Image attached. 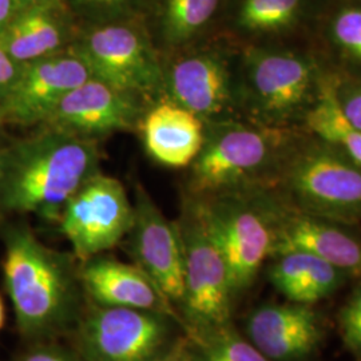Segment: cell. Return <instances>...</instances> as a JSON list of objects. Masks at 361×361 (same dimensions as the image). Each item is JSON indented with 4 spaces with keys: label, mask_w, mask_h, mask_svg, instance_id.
Instances as JSON below:
<instances>
[{
    "label": "cell",
    "mask_w": 361,
    "mask_h": 361,
    "mask_svg": "<svg viewBox=\"0 0 361 361\" xmlns=\"http://www.w3.org/2000/svg\"><path fill=\"white\" fill-rule=\"evenodd\" d=\"M99 141L40 125L0 150V205L58 222L66 202L101 173Z\"/></svg>",
    "instance_id": "6da1fadb"
},
{
    "label": "cell",
    "mask_w": 361,
    "mask_h": 361,
    "mask_svg": "<svg viewBox=\"0 0 361 361\" xmlns=\"http://www.w3.org/2000/svg\"><path fill=\"white\" fill-rule=\"evenodd\" d=\"M3 271L23 334L51 335L74 319L78 288L70 258L43 245L27 228L8 233Z\"/></svg>",
    "instance_id": "7a4b0ae2"
},
{
    "label": "cell",
    "mask_w": 361,
    "mask_h": 361,
    "mask_svg": "<svg viewBox=\"0 0 361 361\" xmlns=\"http://www.w3.org/2000/svg\"><path fill=\"white\" fill-rule=\"evenodd\" d=\"M193 198L225 259L235 297L250 288L273 253L274 204L255 188Z\"/></svg>",
    "instance_id": "3957f363"
},
{
    "label": "cell",
    "mask_w": 361,
    "mask_h": 361,
    "mask_svg": "<svg viewBox=\"0 0 361 361\" xmlns=\"http://www.w3.org/2000/svg\"><path fill=\"white\" fill-rule=\"evenodd\" d=\"M70 50L91 77L150 102L164 99V56L143 18L82 26Z\"/></svg>",
    "instance_id": "277c9868"
},
{
    "label": "cell",
    "mask_w": 361,
    "mask_h": 361,
    "mask_svg": "<svg viewBox=\"0 0 361 361\" xmlns=\"http://www.w3.org/2000/svg\"><path fill=\"white\" fill-rule=\"evenodd\" d=\"M279 143L277 129L256 122H207L204 145L189 166V195L255 188L276 159Z\"/></svg>",
    "instance_id": "5b68a950"
},
{
    "label": "cell",
    "mask_w": 361,
    "mask_h": 361,
    "mask_svg": "<svg viewBox=\"0 0 361 361\" xmlns=\"http://www.w3.org/2000/svg\"><path fill=\"white\" fill-rule=\"evenodd\" d=\"M240 74V104L249 109L253 122L273 129L305 116L322 83L314 61L297 52L250 49Z\"/></svg>",
    "instance_id": "8992f818"
},
{
    "label": "cell",
    "mask_w": 361,
    "mask_h": 361,
    "mask_svg": "<svg viewBox=\"0 0 361 361\" xmlns=\"http://www.w3.org/2000/svg\"><path fill=\"white\" fill-rule=\"evenodd\" d=\"M176 225L185 269V297L180 308L190 332L229 324L234 297L229 271L192 195L185 198Z\"/></svg>",
    "instance_id": "52a82bcc"
},
{
    "label": "cell",
    "mask_w": 361,
    "mask_h": 361,
    "mask_svg": "<svg viewBox=\"0 0 361 361\" xmlns=\"http://www.w3.org/2000/svg\"><path fill=\"white\" fill-rule=\"evenodd\" d=\"M284 182L300 212L335 222L361 221V168L332 146L300 150L288 162Z\"/></svg>",
    "instance_id": "ba28073f"
},
{
    "label": "cell",
    "mask_w": 361,
    "mask_h": 361,
    "mask_svg": "<svg viewBox=\"0 0 361 361\" xmlns=\"http://www.w3.org/2000/svg\"><path fill=\"white\" fill-rule=\"evenodd\" d=\"M133 221L134 207L125 186L101 171L66 202L58 224L75 256L85 262L128 237Z\"/></svg>",
    "instance_id": "9c48e42d"
},
{
    "label": "cell",
    "mask_w": 361,
    "mask_h": 361,
    "mask_svg": "<svg viewBox=\"0 0 361 361\" xmlns=\"http://www.w3.org/2000/svg\"><path fill=\"white\" fill-rule=\"evenodd\" d=\"M171 320L159 312L101 305L79 328L82 353L87 361H154L171 348Z\"/></svg>",
    "instance_id": "30bf717a"
},
{
    "label": "cell",
    "mask_w": 361,
    "mask_h": 361,
    "mask_svg": "<svg viewBox=\"0 0 361 361\" xmlns=\"http://www.w3.org/2000/svg\"><path fill=\"white\" fill-rule=\"evenodd\" d=\"M164 98L205 123L231 119L240 92L229 58L217 49L174 50L164 58Z\"/></svg>",
    "instance_id": "8fae6325"
},
{
    "label": "cell",
    "mask_w": 361,
    "mask_h": 361,
    "mask_svg": "<svg viewBox=\"0 0 361 361\" xmlns=\"http://www.w3.org/2000/svg\"><path fill=\"white\" fill-rule=\"evenodd\" d=\"M91 78L86 63L70 50L25 63L0 99V119L13 125H44L68 92Z\"/></svg>",
    "instance_id": "7c38bea8"
},
{
    "label": "cell",
    "mask_w": 361,
    "mask_h": 361,
    "mask_svg": "<svg viewBox=\"0 0 361 361\" xmlns=\"http://www.w3.org/2000/svg\"><path fill=\"white\" fill-rule=\"evenodd\" d=\"M154 102L91 77L68 92L44 125L99 141L121 131H138Z\"/></svg>",
    "instance_id": "4fadbf2b"
},
{
    "label": "cell",
    "mask_w": 361,
    "mask_h": 361,
    "mask_svg": "<svg viewBox=\"0 0 361 361\" xmlns=\"http://www.w3.org/2000/svg\"><path fill=\"white\" fill-rule=\"evenodd\" d=\"M130 252L138 265L161 289L171 305L182 307L185 269L176 221H169L142 185L135 188Z\"/></svg>",
    "instance_id": "5bb4252c"
},
{
    "label": "cell",
    "mask_w": 361,
    "mask_h": 361,
    "mask_svg": "<svg viewBox=\"0 0 361 361\" xmlns=\"http://www.w3.org/2000/svg\"><path fill=\"white\" fill-rule=\"evenodd\" d=\"M322 335L317 313L305 304H265L246 320L247 340L271 361L308 359Z\"/></svg>",
    "instance_id": "9a60e30c"
},
{
    "label": "cell",
    "mask_w": 361,
    "mask_h": 361,
    "mask_svg": "<svg viewBox=\"0 0 361 361\" xmlns=\"http://www.w3.org/2000/svg\"><path fill=\"white\" fill-rule=\"evenodd\" d=\"M304 252L331 264L347 276L361 277V241L337 222L302 212L284 214L274 205L271 256Z\"/></svg>",
    "instance_id": "2e32d148"
},
{
    "label": "cell",
    "mask_w": 361,
    "mask_h": 361,
    "mask_svg": "<svg viewBox=\"0 0 361 361\" xmlns=\"http://www.w3.org/2000/svg\"><path fill=\"white\" fill-rule=\"evenodd\" d=\"M80 281L99 305L152 310L177 319L171 302L138 265L99 255L83 262Z\"/></svg>",
    "instance_id": "e0dca14e"
},
{
    "label": "cell",
    "mask_w": 361,
    "mask_h": 361,
    "mask_svg": "<svg viewBox=\"0 0 361 361\" xmlns=\"http://www.w3.org/2000/svg\"><path fill=\"white\" fill-rule=\"evenodd\" d=\"M138 133L155 162L166 168H189L204 145L205 122L164 98L147 109Z\"/></svg>",
    "instance_id": "ac0fdd59"
},
{
    "label": "cell",
    "mask_w": 361,
    "mask_h": 361,
    "mask_svg": "<svg viewBox=\"0 0 361 361\" xmlns=\"http://www.w3.org/2000/svg\"><path fill=\"white\" fill-rule=\"evenodd\" d=\"M80 27L66 3L27 8L0 35V47L25 65L67 50Z\"/></svg>",
    "instance_id": "d6986e66"
},
{
    "label": "cell",
    "mask_w": 361,
    "mask_h": 361,
    "mask_svg": "<svg viewBox=\"0 0 361 361\" xmlns=\"http://www.w3.org/2000/svg\"><path fill=\"white\" fill-rule=\"evenodd\" d=\"M268 276L273 286L290 302L305 305L334 295L347 277L323 259L296 250L276 255Z\"/></svg>",
    "instance_id": "ffe728a7"
},
{
    "label": "cell",
    "mask_w": 361,
    "mask_h": 361,
    "mask_svg": "<svg viewBox=\"0 0 361 361\" xmlns=\"http://www.w3.org/2000/svg\"><path fill=\"white\" fill-rule=\"evenodd\" d=\"M307 125L324 143L361 168V130L344 114L336 95V80H322L317 97L305 114Z\"/></svg>",
    "instance_id": "44dd1931"
},
{
    "label": "cell",
    "mask_w": 361,
    "mask_h": 361,
    "mask_svg": "<svg viewBox=\"0 0 361 361\" xmlns=\"http://www.w3.org/2000/svg\"><path fill=\"white\" fill-rule=\"evenodd\" d=\"M219 0H159L157 32L169 50L188 46L213 19Z\"/></svg>",
    "instance_id": "7402d4cb"
},
{
    "label": "cell",
    "mask_w": 361,
    "mask_h": 361,
    "mask_svg": "<svg viewBox=\"0 0 361 361\" xmlns=\"http://www.w3.org/2000/svg\"><path fill=\"white\" fill-rule=\"evenodd\" d=\"M192 349L197 361H271L231 323L219 328L192 332Z\"/></svg>",
    "instance_id": "603a6c76"
},
{
    "label": "cell",
    "mask_w": 361,
    "mask_h": 361,
    "mask_svg": "<svg viewBox=\"0 0 361 361\" xmlns=\"http://www.w3.org/2000/svg\"><path fill=\"white\" fill-rule=\"evenodd\" d=\"M302 0H241L237 23L247 32H277L292 26L298 18Z\"/></svg>",
    "instance_id": "cb8c5ba5"
},
{
    "label": "cell",
    "mask_w": 361,
    "mask_h": 361,
    "mask_svg": "<svg viewBox=\"0 0 361 361\" xmlns=\"http://www.w3.org/2000/svg\"><path fill=\"white\" fill-rule=\"evenodd\" d=\"M150 0H66L80 26L143 18Z\"/></svg>",
    "instance_id": "d4e9b609"
},
{
    "label": "cell",
    "mask_w": 361,
    "mask_h": 361,
    "mask_svg": "<svg viewBox=\"0 0 361 361\" xmlns=\"http://www.w3.org/2000/svg\"><path fill=\"white\" fill-rule=\"evenodd\" d=\"M332 35L349 56L361 62V8H345L337 13Z\"/></svg>",
    "instance_id": "484cf974"
},
{
    "label": "cell",
    "mask_w": 361,
    "mask_h": 361,
    "mask_svg": "<svg viewBox=\"0 0 361 361\" xmlns=\"http://www.w3.org/2000/svg\"><path fill=\"white\" fill-rule=\"evenodd\" d=\"M338 324L345 347L356 360L361 361V283L340 312Z\"/></svg>",
    "instance_id": "4316f807"
},
{
    "label": "cell",
    "mask_w": 361,
    "mask_h": 361,
    "mask_svg": "<svg viewBox=\"0 0 361 361\" xmlns=\"http://www.w3.org/2000/svg\"><path fill=\"white\" fill-rule=\"evenodd\" d=\"M336 95L344 114L361 130V80L344 85L336 82Z\"/></svg>",
    "instance_id": "83f0119b"
},
{
    "label": "cell",
    "mask_w": 361,
    "mask_h": 361,
    "mask_svg": "<svg viewBox=\"0 0 361 361\" xmlns=\"http://www.w3.org/2000/svg\"><path fill=\"white\" fill-rule=\"evenodd\" d=\"M23 65L16 62L0 47V99L13 87Z\"/></svg>",
    "instance_id": "f1b7e54d"
},
{
    "label": "cell",
    "mask_w": 361,
    "mask_h": 361,
    "mask_svg": "<svg viewBox=\"0 0 361 361\" xmlns=\"http://www.w3.org/2000/svg\"><path fill=\"white\" fill-rule=\"evenodd\" d=\"M20 13L22 7L19 0H0V35Z\"/></svg>",
    "instance_id": "f546056e"
},
{
    "label": "cell",
    "mask_w": 361,
    "mask_h": 361,
    "mask_svg": "<svg viewBox=\"0 0 361 361\" xmlns=\"http://www.w3.org/2000/svg\"><path fill=\"white\" fill-rule=\"evenodd\" d=\"M20 361H77L68 356L65 352L58 349L43 348L37 349L26 355Z\"/></svg>",
    "instance_id": "4dcf8cb0"
},
{
    "label": "cell",
    "mask_w": 361,
    "mask_h": 361,
    "mask_svg": "<svg viewBox=\"0 0 361 361\" xmlns=\"http://www.w3.org/2000/svg\"><path fill=\"white\" fill-rule=\"evenodd\" d=\"M154 361H197L193 352L189 347L185 345H174L162 353Z\"/></svg>",
    "instance_id": "1f68e13d"
},
{
    "label": "cell",
    "mask_w": 361,
    "mask_h": 361,
    "mask_svg": "<svg viewBox=\"0 0 361 361\" xmlns=\"http://www.w3.org/2000/svg\"><path fill=\"white\" fill-rule=\"evenodd\" d=\"M22 11L27 8H34V7H43V6H51V4H58V3H66V0H19Z\"/></svg>",
    "instance_id": "d6a6232c"
},
{
    "label": "cell",
    "mask_w": 361,
    "mask_h": 361,
    "mask_svg": "<svg viewBox=\"0 0 361 361\" xmlns=\"http://www.w3.org/2000/svg\"><path fill=\"white\" fill-rule=\"evenodd\" d=\"M3 323H4V307H3V301L0 298V329L3 326Z\"/></svg>",
    "instance_id": "836d02e7"
},
{
    "label": "cell",
    "mask_w": 361,
    "mask_h": 361,
    "mask_svg": "<svg viewBox=\"0 0 361 361\" xmlns=\"http://www.w3.org/2000/svg\"><path fill=\"white\" fill-rule=\"evenodd\" d=\"M0 123H1V119H0Z\"/></svg>",
    "instance_id": "e575fe53"
}]
</instances>
